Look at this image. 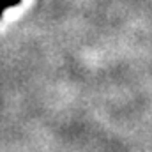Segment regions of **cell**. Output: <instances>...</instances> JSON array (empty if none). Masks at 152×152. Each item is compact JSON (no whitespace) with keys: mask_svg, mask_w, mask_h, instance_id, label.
Returning a JSON list of instances; mask_svg holds the SVG:
<instances>
[{"mask_svg":"<svg viewBox=\"0 0 152 152\" xmlns=\"http://www.w3.org/2000/svg\"><path fill=\"white\" fill-rule=\"evenodd\" d=\"M2 2H4V5L7 7V5H16L20 0H2Z\"/></svg>","mask_w":152,"mask_h":152,"instance_id":"cell-1","label":"cell"},{"mask_svg":"<svg viewBox=\"0 0 152 152\" xmlns=\"http://www.w3.org/2000/svg\"><path fill=\"white\" fill-rule=\"evenodd\" d=\"M4 7H5V5H4V2H0V14H2V11H4Z\"/></svg>","mask_w":152,"mask_h":152,"instance_id":"cell-2","label":"cell"}]
</instances>
